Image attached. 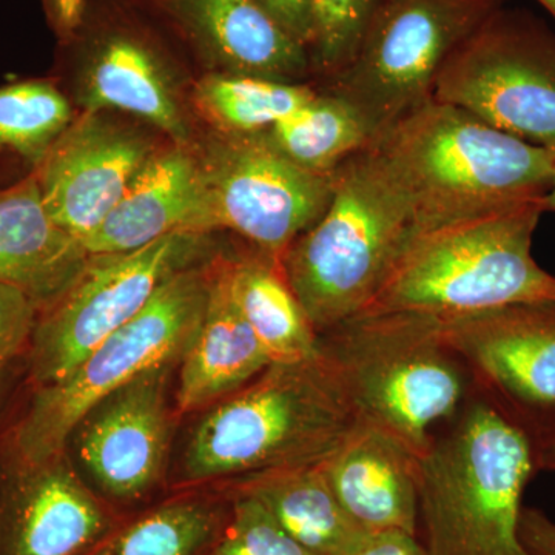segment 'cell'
Returning <instances> with one entry per match:
<instances>
[{"label":"cell","instance_id":"cell-1","mask_svg":"<svg viewBox=\"0 0 555 555\" xmlns=\"http://www.w3.org/2000/svg\"><path fill=\"white\" fill-rule=\"evenodd\" d=\"M196 415L170 492L315 465L360 423L320 343L313 356L269 364L238 392Z\"/></svg>","mask_w":555,"mask_h":555},{"label":"cell","instance_id":"cell-2","mask_svg":"<svg viewBox=\"0 0 555 555\" xmlns=\"http://www.w3.org/2000/svg\"><path fill=\"white\" fill-rule=\"evenodd\" d=\"M535 440L476 387L416 456L418 539L430 555H531L518 535Z\"/></svg>","mask_w":555,"mask_h":555},{"label":"cell","instance_id":"cell-3","mask_svg":"<svg viewBox=\"0 0 555 555\" xmlns=\"http://www.w3.org/2000/svg\"><path fill=\"white\" fill-rule=\"evenodd\" d=\"M371 144L411 201L416 228L543 198L555 169L551 150L436 100Z\"/></svg>","mask_w":555,"mask_h":555},{"label":"cell","instance_id":"cell-4","mask_svg":"<svg viewBox=\"0 0 555 555\" xmlns=\"http://www.w3.org/2000/svg\"><path fill=\"white\" fill-rule=\"evenodd\" d=\"M543 214L540 198L416 228L361 313L456 317L555 301V276L532 257Z\"/></svg>","mask_w":555,"mask_h":555},{"label":"cell","instance_id":"cell-5","mask_svg":"<svg viewBox=\"0 0 555 555\" xmlns=\"http://www.w3.org/2000/svg\"><path fill=\"white\" fill-rule=\"evenodd\" d=\"M358 422L396 438L415 456L476 392L440 318L361 313L320 335Z\"/></svg>","mask_w":555,"mask_h":555},{"label":"cell","instance_id":"cell-6","mask_svg":"<svg viewBox=\"0 0 555 555\" xmlns=\"http://www.w3.org/2000/svg\"><path fill=\"white\" fill-rule=\"evenodd\" d=\"M415 229L411 201L372 144L332 171L326 210L281 261L318 337L366 310Z\"/></svg>","mask_w":555,"mask_h":555},{"label":"cell","instance_id":"cell-7","mask_svg":"<svg viewBox=\"0 0 555 555\" xmlns=\"http://www.w3.org/2000/svg\"><path fill=\"white\" fill-rule=\"evenodd\" d=\"M218 257L167 281L133 320L91 350L67 377L35 387L11 427L3 456L40 462L61 454L79 420L101 398L150 369L181 361L206 310Z\"/></svg>","mask_w":555,"mask_h":555},{"label":"cell","instance_id":"cell-8","mask_svg":"<svg viewBox=\"0 0 555 555\" xmlns=\"http://www.w3.org/2000/svg\"><path fill=\"white\" fill-rule=\"evenodd\" d=\"M221 251L214 233L179 232L137 250L90 255L67 291L39 312L28 346L33 385L67 377L167 281Z\"/></svg>","mask_w":555,"mask_h":555},{"label":"cell","instance_id":"cell-9","mask_svg":"<svg viewBox=\"0 0 555 555\" xmlns=\"http://www.w3.org/2000/svg\"><path fill=\"white\" fill-rule=\"evenodd\" d=\"M505 0H385L328 93L353 105L374 138L434 98L441 69Z\"/></svg>","mask_w":555,"mask_h":555},{"label":"cell","instance_id":"cell-10","mask_svg":"<svg viewBox=\"0 0 555 555\" xmlns=\"http://www.w3.org/2000/svg\"><path fill=\"white\" fill-rule=\"evenodd\" d=\"M61 47L72 60L76 101L83 112L130 115L171 144H195L177 62L163 31L126 0H90L82 27Z\"/></svg>","mask_w":555,"mask_h":555},{"label":"cell","instance_id":"cell-11","mask_svg":"<svg viewBox=\"0 0 555 555\" xmlns=\"http://www.w3.org/2000/svg\"><path fill=\"white\" fill-rule=\"evenodd\" d=\"M179 361L150 369L101 398L69 434V459L98 495L129 517L170 492Z\"/></svg>","mask_w":555,"mask_h":555},{"label":"cell","instance_id":"cell-12","mask_svg":"<svg viewBox=\"0 0 555 555\" xmlns=\"http://www.w3.org/2000/svg\"><path fill=\"white\" fill-rule=\"evenodd\" d=\"M555 153V38L500 9L454 51L434 98Z\"/></svg>","mask_w":555,"mask_h":555},{"label":"cell","instance_id":"cell-13","mask_svg":"<svg viewBox=\"0 0 555 555\" xmlns=\"http://www.w3.org/2000/svg\"><path fill=\"white\" fill-rule=\"evenodd\" d=\"M206 182L215 228L283 261L295 240L326 210L332 173H313L288 160L264 133L211 129L192 145Z\"/></svg>","mask_w":555,"mask_h":555},{"label":"cell","instance_id":"cell-14","mask_svg":"<svg viewBox=\"0 0 555 555\" xmlns=\"http://www.w3.org/2000/svg\"><path fill=\"white\" fill-rule=\"evenodd\" d=\"M438 318L478 390L535 441L555 429V301Z\"/></svg>","mask_w":555,"mask_h":555},{"label":"cell","instance_id":"cell-15","mask_svg":"<svg viewBox=\"0 0 555 555\" xmlns=\"http://www.w3.org/2000/svg\"><path fill=\"white\" fill-rule=\"evenodd\" d=\"M158 149L145 127L118 113L82 112L33 173L51 218L83 243Z\"/></svg>","mask_w":555,"mask_h":555},{"label":"cell","instance_id":"cell-16","mask_svg":"<svg viewBox=\"0 0 555 555\" xmlns=\"http://www.w3.org/2000/svg\"><path fill=\"white\" fill-rule=\"evenodd\" d=\"M124 518L83 480L67 451L40 462L3 456L0 555H90Z\"/></svg>","mask_w":555,"mask_h":555},{"label":"cell","instance_id":"cell-17","mask_svg":"<svg viewBox=\"0 0 555 555\" xmlns=\"http://www.w3.org/2000/svg\"><path fill=\"white\" fill-rule=\"evenodd\" d=\"M207 68L302 82L309 51L254 0H126Z\"/></svg>","mask_w":555,"mask_h":555},{"label":"cell","instance_id":"cell-18","mask_svg":"<svg viewBox=\"0 0 555 555\" xmlns=\"http://www.w3.org/2000/svg\"><path fill=\"white\" fill-rule=\"evenodd\" d=\"M179 232L217 233V228L193 147L170 142L150 156L83 247L89 255L119 254Z\"/></svg>","mask_w":555,"mask_h":555},{"label":"cell","instance_id":"cell-19","mask_svg":"<svg viewBox=\"0 0 555 555\" xmlns=\"http://www.w3.org/2000/svg\"><path fill=\"white\" fill-rule=\"evenodd\" d=\"M332 492L364 532L418 535L416 456L389 434L358 423L323 462Z\"/></svg>","mask_w":555,"mask_h":555},{"label":"cell","instance_id":"cell-20","mask_svg":"<svg viewBox=\"0 0 555 555\" xmlns=\"http://www.w3.org/2000/svg\"><path fill=\"white\" fill-rule=\"evenodd\" d=\"M272 364L241 315L230 286V254L215 262L206 310L179 361L175 408L179 416L199 414L233 393Z\"/></svg>","mask_w":555,"mask_h":555},{"label":"cell","instance_id":"cell-21","mask_svg":"<svg viewBox=\"0 0 555 555\" xmlns=\"http://www.w3.org/2000/svg\"><path fill=\"white\" fill-rule=\"evenodd\" d=\"M90 255L56 224L35 173L0 190V284L21 288L39 312L60 298Z\"/></svg>","mask_w":555,"mask_h":555},{"label":"cell","instance_id":"cell-22","mask_svg":"<svg viewBox=\"0 0 555 555\" xmlns=\"http://www.w3.org/2000/svg\"><path fill=\"white\" fill-rule=\"evenodd\" d=\"M323 462L266 470L215 486L257 500L310 553L343 555L364 531L339 505L328 486Z\"/></svg>","mask_w":555,"mask_h":555},{"label":"cell","instance_id":"cell-23","mask_svg":"<svg viewBox=\"0 0 555 555\" xmlns=\"http://www.w3.org/2000/svg\"><path fill=\"white\" fill-rule=\"evenodd\" d=\"M221 486L179 489L124 518L90 555H206L228 524Z\"/></svg>","mask_w":555,"mask_h":555},{"label":"cell","instance_id":"cell-24","mask_svg":"<svg viewBox=\"0 0 555 555\" xmlns=\"http://www.w3.org/2000/svg\"><path fill=\"white\" fill-rule=\"evenodd\" d=\"M230 286L241 315L272 363L317 353L320 337L288 284L281 261L254 247L230 254Z\"/></svg>","mask_w":555,"mask_h":555},{"label":"cell","instance_id":"cell-25","mask_svg":"<svg viewBox=\"0 0 555 555\" xmlns=\"http://www.w3.org/2000/svg\"><path fill=\"white\" fill-rule=\"evenodd\" d=\"M262 133L281 155L320 175H331L374 139L360 112L328 91H318L312 100Z\"/></svg>","mask_w":555,"mask_h":555},{"label":"cell","instance_id":"cell-26","mask_svg":"<svg viewBox=\"0 0 555 555\" xmlns=\"http://www.w3.org/2000/svg\"><path fill=\"white\" fill-rule=\"evenodd\" d=\"M317 93L305 82L206 73L193 87L192 102L211 129L247 134L269 130Z\"/></svg>","mask_w":555,"mask_h":555},{"label":"cell","instance_id":"cell-27","mask_svg":"<svg viewBox=\"0 0 555 555\" xmlns=\"http://www.w3.org/2000/svg\"><path fill=\"white\" fill-rule=\"evenodd\" d=\"M75 118L51 80L9 83L0 89V149L13 150L36 169Z\"/></svg>","mask_w":555,"mask_h":555},{"label":"cell","instance_id":"cell-28","mask_svg":"<svg viewBox=\"0 0 555 555\" xmlns=\"http://www.w3.org/2000/svg\"><path fill=\"white\" fill-rule=\"evenodd\" d=\"M385 0H312V73L337 78L356 57L369 25Z\"/></svg>","mask_w":555,"mask_h":555},{"label":"cell","instance_id":"cell-29","mask_svg":"<svg viewBox=\"0 0 555 555\" xmlns=\"http://www.w3.org/2000/svg\"><path fill=\"white\" fill-rule=\"evenodd\" d=\"M228 494L232 499L228 524L206 555H315L292 539L257 500Z\"/></svg>","mask_w":555,"mask_h":555},{"label":"cell","instance_id":"cell-30","mask_svg":"<svg viewBox=\"0 0 555 555\" xmlns=\"http://www.w3.org/2000/svg\"><path fill=\"white\" fill-rule=\"evenodd\" d=\"M39 306L21 288L0 284V372L30 346Z\"/></svg>","mask_w":555,"mask_h":555},{"label":"cell","instance_id":"cell-31","mask_svg":"<svg viewBox=\"0 0 555 555\" xmlns=\"http://www.w3.org/2000/svg\"><path fill=\"white\" fill-rule=\"evenodd\" d=\"M306 50L313 40L312 0H254Z\"/></svg>","mask_w":555,"mask_h":555},{"label":"cell","instance_id":"cell-32","mask_svg":"<svg viewBox=\"0 0 555 555\" xmlns=\"http://www.w3.org/2000/svg\"><path fill=\"white\" fill-rule=\"evenodd\" d=\"M343 555H430L418 535L400 531L361 532Z\"/></svg>","mask_w":555,"mask_h":555},{"label":"cell","instance_id":"cell-33","mask_svg":"<svg viewBox=\"0 0 555 555\" xmlns=\"http://www.w3.org/2000/svg\"><path fill=\"white\" fill-rule=\"evenodd\" d=\"M54 36L62 43L75 38L86 21L90 0H40Z\"/></svg>","mask_w":555,"mask_h":555},{"label":"cell","instance_id":"cell-34","mask_svg":"<svg viewBox=\"0 0 555 555\" xmlns=\"http://www.w3.org/2000/svg\"><path fill=\"white\" fill-rule=\"evenodd\" d=\"M518 535L531 555H555V521L534 507L521 511Z\"/></svg>","mask_w":555,"mask_h":555},{"label":"cell","instance_id":"cell-35","mask_svg":"<svg viewBox=\"0 0 555 555\" xmlns=\"http://www.w3.org/2000/svg\"><path fill=\"white\" fill-rule=\"evenodd\" d=\"M537 463L540 470L555 473V429L535 441Z\"/></svg>","mask_w":555,"mask_h":555},{"label":"cell","instance_id":"cell-36","mask_svg":"<svg viewBox=\"0 0 555 555\" xmlns=\"http://www.w3.org/2000/svg\"><path fill=\"white\" fill-rule=\"evenodd\" d=\"M543 208H545V211H555V169L551 188L547 190L546 195L543 196Z\"/></svg>","mask_w":555,"mask_h":555},{"label":"cell","instance_id":"cell-37","mask_svg":"<svg viewBox=\"0 0 555 555\" xmlns=\"http://www.w3.org/2000/svg\"><path fill=\"white\" fill-rule=\"evenodd\" d=\"M537 2L542 3V5L545 7V9L550 11L551 14H553L555 20V0H537Z\"/></svg>","mask_w":555,"mask_h":555},{"label":"cell","instance_id":"cell-38","mask_svg":"<svg viewBox=\"0 0 555 555\" xmlns=\"http://www.w3.org/2000/svg\"><path fill=\"white\" fill-rule=\"evenodd\" d=\"M0 397H2V372H0Z\"/></svg>","mask_w":555,"mask_h":555}]
</instances>
